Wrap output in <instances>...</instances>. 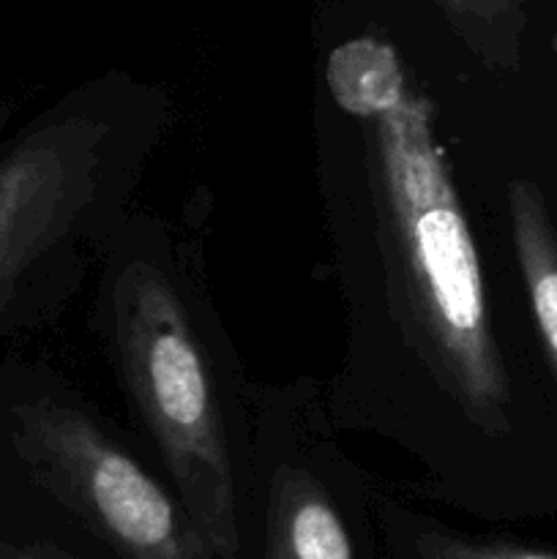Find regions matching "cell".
<instances>
[{
  "label": "cell",
  "instance_id": "obj_1",
  "mask_svg": "<svg viewBox=\"0 0 557 559\" xmlns=\"http://www.w3.org/2000/svg\"><path fill=\"white\" fill-rule=\"evenodd\" d=\"M325 82L339 109L364 123L382 257L410 342L470 424L508 435L511 385L435 102L410 82L396 49L371 36L339 44Z\"/></svg>",
  "mask_w": 557,
  "mask_h": 559
},
{
  "label": "cell",
  "instance_id": "obj_2",
  "mask_svg": "<svg viewBox=\"0 0 557 559\" xmlns=\"http://www.w3.org/2000/svg\"><path fill=\"white\" fill-rule=\"evenodd\" d=\"M109 322L126 391L156 440L180 508L208 557L240 551L238 491L222 407L178 289L147 262H131L109 293Z\"/></svg>",
  "mask_w": 557,
  "mask_h": 559
},
{
  "label": "cell",
  "instance_id": "obj_3",
  "mask_svg": "<svg viewBox=\"0 0 557 559\" xmlns=\"http://www.w3.org/2000/svg\"><path fill=\"white\" fill-rule=\"evenodd\" d=\"M14 442L38 484L123 559H211L183 508L85 413L22 404Z\"/></svg>",
  "mask_w": 557,
  "mask_h": 559
},
{
  "label": "cell",
  "instance_id": "obj_4",
  "mask_svg": "<svg viewBox=\"0 0 557 559\" xmlns=\"http://www.w3.org/2000/svg\"><path fill=\"white\" fill-rule=\"evenodd\" d=\"M109 136L107 120L74 112L33 126L0 153V314L93 207Z\"/></svg>",
  "mask_w": 557,
  "mask_h": 559
},
{
  "label": "cell",
  "instance_id": "obj_5",
  "mask_svg": "<svg viewBox=\"0 0 557 559\" xmlns=\"http://www.w3.org/2000/svg\"><path fill=\"white\" fill-rule=\"evenodd\" d=\"M265 559H353L349 535L331 497L306 469L282 464L273 473Z\"/></svg>",
  "mask_w": 557,
  "mask_h": 559
},
{
  "label": "cell",
  "instance_id": "obj_6",
  "mask_svg": "<svg viewBox=\"0 0 557 559\" xmlns=\"http://www.w3.org/2000/svg\"><path fill=\"white\" fill-rule=\"evenodd\" d=\"M506 200L519 271L546 360L557 380V222L544 191L533 180L513 178Z\"/></svg>",
  "mask_w": 557,
  "mask_h": 559
},
{
  "label": "cell",
  "instance_id": "obj_7",
  "mask_svg": "<svg viewBox=\"0 0 557 559\" xmlns=\"http://www.w3.org/2000/svg\"><path fill=\"white\" fill-rule=\"evenodd\" d=\"M459 41L491 71L522 63L528 0H435Z\"/></svg>",
  "mask_w": 557,
  "mask_h": 559
},
{
  "label": "cell",
  "instance_id": "obj_8",
  "mask_svg": "<svg viewBox=\"0 0 557 559\" xmlns=\"http://www.w3.org/2000/svg\"><path fill=\"white\" fill-rule=\"evenodd\" d=\"M418 559H557L549 551L524 549L513 544H486L446 533H426L415 544Z\"/></svg>",
  "mask_w": 557,
  "mask_h": 559
},
{
  "label": "cell",
  "instance_id": "obj_9",
  "mask_svg": "<svg viewBox=\"0 0 557 559\" xmlns=\"http://www.w3.org/2000/svg\"><path fill=\"white\" fill-rule=\"evenodd\" d=\"M0 559H66L63 555L44 546H9L0 544Z\"/></svg>",
  "mask_w": 557,
  "mask_h": 559
},
{
  "label": "cell",
  "instance_id": "obj_10",
  "mask_svg": "<svg viewBox=\"0 0 557 559\" xmlns=\"http://www.w3.org/2000/svg\"><path fill=\"white\" fill-rule=\"evenodd\" d=\"M552 47H555V52H557V31H555V38H552Z\"/></svg>",
  "mask_w": 557,
  "mask_h": 559
}]
</instances>
